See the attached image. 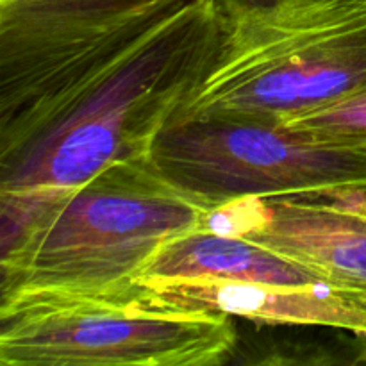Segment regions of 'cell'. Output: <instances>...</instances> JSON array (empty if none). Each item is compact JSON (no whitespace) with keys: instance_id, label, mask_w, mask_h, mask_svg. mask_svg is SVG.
Returning a JSON list of instances; mask_svg holds the SVG:
<instances>
[{"instance_id":"obj_1","label":"cell","mask_w":366,"mask_h":366,"mask_svg":"<svg viewBox=\"0 0 366 366\" xmlns=\"http://www.w3.org/2000/svg\"><path fill=\"white\" fill-rule=\"evenodd\" d=\"M220 36L217 2L195 0L0 118V195H56L150 157L209 75Z\"/></svg>"},{"instance_id":"obj_2","label":"cell","mask_w":366,"mask_h":366,"mask_svg":"<svg viewBox=\"0 0 366 366\" xmlns=\"http://www.w3.org/2000/svg\"><path fill=\"white\" fill-rule=\"evenodd\" d=\"M209 207L150 157L56 195H0V307L43 297H131L154 254L202 229Z\"/></svg>"},{"instance_id":"obj_3","label":"cell","mask_w":366,"mask_h":366,"mask_svg":"<svg viewBox=\"0 0 366 366\" xmlns=\"http://www.w3.org/2000/svg\"><path fill=\"white\" fill-rule=\"evenodd\" d=\"M217 61L179 120L285 124L366 88V0H214Z\"/></svg>"},{"instance_id":"obj_4","label":"cell","mask_w":366,"mask_h":366,"mask_svg":"<svg viewBox=\"0 0 366 366\" xmlns=\"http://www.w3.org/2000/svg\"><path fill=\"white\" fill-rule=\"evenodd\" d=\"M224 313L131 297H43L0 307L4 366H217L238 335Z\"/></svg>"},{"instance_id":"obj_5","label":"cell","mask_w":366,"mask_h":366,"mask_svg":"<svg viewBox=\"0 0 366 366\" xmlns=\"http://www.w3.org/2000/svg\"><path fill=\"white\" fill-rule=\"evenodd\" d=\"M150 159L209 209L242 199L366 188V143L263 122H174L156 139Z\"/></svg>"},{"instance_id":"obj_6","label":"cell","mask_w":366,"mask_h":366,"mask_svg":"<svg viewBox=\"0 0 366 366\" xmlns=\"http://www.w3.org/2000/svg\"><path fill=\"white\" fill-rule=\"evenodd\" d=\"M195 0H0V111L92 66Z\"/></svg>"},{"instance_id":"obj_7","label":"cell","mask_w":366,"mask_h":366,"mask_svg":"<svg viewBox=\"0 0 366 366\" xmlns=\"http://www.w3.org/2000/svg\"><path fill=\"white\" fill-rule=\"evenodd\" d=\"M202 229L259 243L366 293V188L234 200L211 209Z\"/></svg>"},{"instance_id":"obj_8","label":"cell","mask_w":366,"mask_h":366,"mask_svg":"<svg viewBox=\"0 0 366 366\" xmlns=\"http://www.w3.org/2000/svg\"><path fill=\"white\" fill-rule=\"evenodd\" d=\"M147 302L224 313L252 324L325 327L366 335V293L331 282L275 286L225 281H136Z\"/></svg>"},{"instance_id":"obj_9","label":"cell","mask_w":366,"mask_h":366,"mask_svg":"<svg viewBox=\"0 0 366 366\" xmlns=\"http://www.w3.org/2000/svg\"><path fill=\"white\" fill-rule=\"evenodd\" d=\"M136 281H225L275 286L329 282L320 272L259 243L209 229H197L164 243Z\"/></svg>"},{"instance_id":"obj_10","label":"cell","mask_w":366,"mask_h":366,"mask_svg":"<svg viewBox=\"0 0 366 366\" xmlns=\"http://www.w3.org/2000/svg\"><path fill=\"white\" fill-rule=\"evenodd\" d=\"M281 125L318 138L366 143V88L338 102L290 118Z\"/></svg>"}]
</instances>
